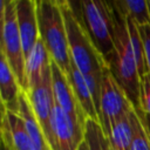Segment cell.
Here are the masks:
<instances>
[{"label":"cell","instance_id":"cell-5","mask_svg":"<svg viewBox=\"0 0 150 150\" xmlns=\"http://www.w3.org/2000/svg\"><path fill=\"white\" fill-rule=\"evenodd\" d=\"M11 69L23 89L25 86V54L16 21V0H1V48Z\"/></svg>","mask_w":150,"mask_h":150},{"label":"cell","instance_id":"cell-4","mask_svg":"<svg viewBox=\"0 0 150 150\" xmlns=\"http://www.w3.org/2000/svg\"><path fill=\"white\" fill-rule=\"evenodd\" d=\"M69 6L105 61L114 52V15L110 1H68Z\"/></svg>","mask_w":150,"mask_h":150},{"label":"cell","instance_id":"cell-8","mask_svg":"<svg viewBox=\"0 0 150 150\" xmlns=\"http://www.w3.org/2000/svg\"><path fill=\"white\" fill-rule=\"evenodd\" d=\"M52 87L55 105L64 110L69 117L81 128L86 129V123L88 117L82 110L74 89L70 84L68 76L60 69V67L52 60Z\"/></svg>","mask_w":150,"mask_h":150},{"label":"cell","instance_id":"cell-3","mask_svg":"<svg viewBox=\"0 0 150 150\" xmlns=\"http://www.w3.org/2000/svg\"><path fill=\"white\" fill-rule=\"evenodd\" d=\"M40 39L52 60L68 76L71 64L66 23L59 0H36Z\"/></svg>","mask_w":150,"mask_h":150},{"label":"cell","instance_id":"cell-22","mask_svg":"<svg viewBox=\"0 0 150 150\" xmlns=\"http://www.w3.org/2000/svg\"><path fill=\"white\" fill-rule=\"evenodd\" d=\"M141 38L144 45V54H145V62L150 73V25H142L138 26Z\"/></svg>","mask_w":150,"mask_h":150},{"label":"cell","instance_id":"cell-13","mask_svg":"<svg viewBox=\"0 0 150 150\" xmlns=\"http://www.w3.org/2000/svg\"><path fill=\"white\" fill-rule=\"evenodd\" d=\"M19 115L25 121L26 128L28 130V134L32 138L33 145L35 150H52L43 130L32 109L30 102L26 95L25 91H21L20 98H19Z\"/></svg>","mask_w":150,"mask_h":150},{"label":"cell","instance_id":"cell-2","mask_svg":"<svg viewBox=\"0 0 150 150\" xmlns=\"http://www.w3.org/2000/svg\"><path fill=\"white\" fill-rule=\"evenodd\" d=\"M114 15V52L107 61L109 70L134 109H141V76L130 43L125 15L110 1Z\"/></svg>","mask_w":150,"mask_h":150},{"label":"cell","instance_id":"cell-25","mask_svg":"<svg viewBox=\"0 0 150 150\" xmlns=\"http://www.w3.org/2000/svg\"><path fill=\"white\" fill-rule=\"evenodd\" d=\"M1 149H2V150H11L9 146H7V145H6L5 143H2V142H1Z\"/></svg>","mask_w":150,"mask_h":150},{"label":"cell","instance_id":"cell-14","mask_svg":"<svg viewBox=\"0 0 150 150\" xmlns=\"http://www.w3.org/2000/svg\"><path fill=\"white\" fill-rule=\"evenodd\" d=\"M68 79L70 81V84H71V87L74 89V93L77 97V101H79L82 110L84 111L86 116L90 120H94V121L98 122V114H97L91 93L89 90V87L87 84V81L73 62L70 64V70H69V74H68Z\"/></svg>","mask_w":150,"mask_h":150},{"label":"cell","instance_id":"cell-6","mask_svg":"<svg viewBox=\"0 0 150 150\" xmlns=\"http://www.w3.org/2000/svg\"><path fill=\"white\" fill-rule=\"evenodd\" d=\"M132 105L122 88L117 84L109 69L103 74L98 107V122L107 136L110 135L112 125L125 116Z\"/></svg>","mask_w":150,"mask_h":150},{"label":"cell","instance_id":"cell-26","mask_svg":"<svg viewBox=\"0 0 150 150\" xmlns=\"http://www.w3.org/2000/svg\"><path fill=\"white\" fill-rule=\"evenodd\" d=\"M148 2H149V7H150V1H148Z\"/></svg>","mask_w":150,"mask_h":150},{"label":"cell","instance_id":"cell-10","mask_svg":"<svg viewBox=\"0 0 150 150\" xmlns=\"http://www.w3.org/2000/svg\"><path fill=\"white\" fill-rule=\"evenodd\" d=\"M16 21L26 59L40 39L36 0H16Z\"/></svg>","mask_w":150,"mask_h":150},{"label":"cell","instance_id":"cell-20","mask_svg":"<svg viewBox=\"0 0 150 150\" xmlns=\"http://www.w3.org/2000/svg\"><path fill=\"white\" fill-rule=\"evenodd\" d=\"M130 121L132 125L131 150H150V139L143 122L137 116L135 109L130 111Z\"/></svg>","mask_w":150,"mask_h":150},{"label":"cell","instance_id":"cell-23","mask_svg":"<svg viewBox=\"0 0 150 150\" xmlns=\"http://www.w3.org/2000/svg\"><path fill=\"white\" fill-rule=\"evenodd\" d=\"M135 111H136L137 116L139 117V120L143 122V124H144V127H145V129H146V132H148L149 139H150V116H149V115H146V114L143 111V109H142V108H141V109H135Z\"/></svg>","mask_w":150,"mask_h":150},{"label":"cell","instance_id":"cell-1","mask_svg":"<svg viewBox=\"0 0 150 150\" xmlns=\"http://www.w3.org/2000/svg\"><path fill=\"white\" fill-rule=\"evenodd\" d=\"M60 6L66 23L71 62L86 79L98 114L101 84L104 71L109 69L108 63L96 49L88 33L79 23L69 2L67 0L60 1Z\"/></svg>","mask_w":150,"mask_h":150},{"label":"cell","instance_id":"cell-15","mask_svg":"<svg viewBox=\"0 0 150 150\" xmlns=\"http://www.w3.org/2000/svg\"><path fill=\"white\" fill-rule=\"evenodd\" d=\"M2 112L6 115L8 121L13 149L14 150H35L22 117L19 114L6 110L4 107H2Z\"/></svg>","mask_w":150,"mask_h":150},{"label":"cell","instance_id":"cell-9","mask_svg":"<svg viewBox=\"0 0 150 150\" xmlns=\"http://www.w3.org/2000/svg\"><path fill=\"white\" fill-rule=\"evenodd\" d=\"M52 129L56 150H77L80 144L84 141V130L57 105L53 108Z\"/></svg>","mask_w":150,"mask_h":150},{"label":"cell","instance_id":"cell-17","mask_svg":"<svg viewBox=\"0 0 150 150\" xmlns=\"http://www.w3.org/2000/svg\"><path fill=\"white\" fill-rule=\"evenodd\" d=\"M114 5L138 26L150 25V7L146 0H115Z\"/></svg>","mask_w":150,"mask_h":150},{"label":"cell","instance_id":"cell-19","mask_svg":"<svg viewBox=\"0 0 150 150\" xmlns=\"http://www.w3.org/2000/svg\"><path fill=\"white\" fill-rule=\"evenodd\" d=\"M84 141L89 150H112L109 137L104 134L101 124L88 118L84 129Z\"/></svg>","mask_w":150,"mask_h":150},{"label":"cell","instance_id":"cell-27","mask_svg":"<svg viewBox=\"0 0 150 150\" xmlns=\"http://www.w3.org/2000/svg\"><path fill=\"white\" fill-rule=\"evenodd\" d=\"M11 150H14V149H13V148H11Z\"/></svg>","mask_w":150,"mask_h":150},{"label":"cell","instance_id":"cell-28","mask_svg":"<svg viewBox=\"0 0 150 150\" xmlns=\"http://www.w3.org/2000/svg\"><path fill=\"white\" fill-rule=\"evenodd\" d=\"M9 149H11V148H9Z\"/></svg>","mask_w":150,"mask_h":150},{"label":"cell","instance_id":"cell-7","mask_svg":"<svg viewBox=\"0 0 150 150\" xmlns=\"http://www.w3.org/2000/svg\"><path fill=\"white\" fill-rule=\"evenodd\" d=\"M52 66V64H50ZM32 109L43 130V134L52 148V150H56V144L52 129V112L55 105L53 87H52V69L47 68L43 73L41 81L33 87L29 91L26 93Z\"/></svg>","mask_w":150,"mask_h":150},{"label":"cell","instance_id":"cell-18","mask_svg":"<svg viewBox=\"0 0 150 150\" xmlns=\"http://www.w3.org/2000/svg\"><path fill=\"white\" fill-rule=\"evenodd\" d=\"M125 20H127V27H128V33H129V39H130V43L135 54V60L137 63V68H138V73L141 79L149 73L146 62H145V54H144V45H143V40L141 38V33L138 29V25L128 15H125Z\"/></svg>","mask_w":150,"mask_h":150},{"label":"cell","instance_id":"cell-16","mask_svg":"<svg viewBox=\"0 0 150 150\" xmlns=\"http://www.w3.org/2000/svg\"><path fill=\"white\" fill-rule=\"evenodd\" d=\"M130 111L120 118L111 128L110 135L108 137L110 139L112 150H131L132 125L130 121Z\"/></svg>","mask_w":150,"mask_h":150},{"label":"cell","instance_id":"cell-11","mask_svg":"<svg viewBox=\"0 0 150 150\" xmlns=\"http://www.w3.org/2000/svg\"><path fill=\"white\" fill-rule=\"evenodd\" d=\"M50 64L52 57L41 39H39L25 61V86L22 91L27 93L35 87L41 81L45 70L49 68Z\"/></svg>","mask_w":150,"mask_h":150},{"label":"cell","instance_id":"cell-24","mask_svg":"<svg viewBox=\"0 0 150 150\" xmlns=\"http://www.w3.org/2000/svg\"><path fill=\"white\" fill-rule=\"evenodd\" d=\"M77 150H89L87 142H86V141H83V142L80 144V146H79V149H77Z\"/></svg>","mask_w":150,"mask_h":150},{"label":"cell","instance_id":"cell-21","mask_svg":"<svg viewBox=\"0 0 150 150\" xmlns=\"http://www.w3.org/2000/svg\"><path fill=\"white\" fill-rule=\"evenodd\" d=\"M141 102L143 111L150 116V73L141 79Z\"/></svg>","mask_w":150,"mask_h":150},{"label":"cell","instance_id":"cell-12","mask_svg":"<svg viewBox=\"0 0 150 150\" xmlns=\"http://www.w3.org/2000/svg\"><path fill=\"white\" fill-rule=\"evenodd\" d=\"M21 91L22 89L5 55L0 53V96L2 107L8 111L19 114V98Z\"/></svg>","mask_w":150,"mask_h":150}]
</instances>
